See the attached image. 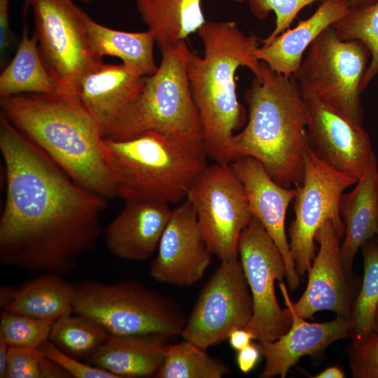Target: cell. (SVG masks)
Returning <instances> with one entry per match:
<instances>
[{"label": "cell", "mask_w": 378, "mask_h": 378, "mask_svg": "<svg viewBox=\"0 0 378 378\" xmlns=\"http://www.w3.org/2000/svg\"><path fill=\"white\" fill-rule=\"evenodd\" d=\"M331 27L341 40H358L370 52L371 60L362 83L363 91L378 74V0L349 7Z\"/></svg>", "instance_id": "29"}, {"label": "cell", "mask_w": 378, "mask_h": 378, "mask_svg": "<svg viewBox=\"0 0 378 378\" xmlns=\"http://www.w3.org/2000/svg\"><path fill=\"white\" fill-rule=\"evenodd\" d=\"M187 46L182 41L161 53L155 72L147 76L140 94L113 121L104 138L126 139L154 131L204 147L201 123L187 76Z\"/></svg>", "instance_id": "6"}, {"label": "cell", "mask_w": 378, "mask_h": 378, "mask_svg": "<svg viewBox=\"0 0 378 378\" xmlns=\"http://www.w3.org/2000/svg\"><path fill=\"white\" fill-rule=\"evenodd\" d=\"M83 18L91 42L102 57H118L123 64L146 76L155 72L158 66L154 59L155 40L152 31L111 29L95 22L85 12Z\"/></svg>", "instance_id": "27"}, {"label": "cell", "mask_w": 378, "mask_h": 378, "mask_svg": "<svg viewBox=\"0 0 378 378\" xmlns=\"http://www.w3.org/2000/svg\"><path fill=\"white\" fill-rule=\"evenodd\" d=\"M252 15L264 20L270 12L276 16L275 27L264 40L263 46L270 44L278 36L288 29L298 13L307 6L318 1L326 0H246ZM338 1V0H337Z\"/></svg>", "instance_id": "34"}, {"label": "cell", "mask_w": 378, "mask_h": 378, "mask_svg": "<svg viewBox=\"0 0 378 378\" xmlns=\"http://www.w3.org/2000/svg\"><path fill=\"white\" fill-rule=\"evenodd\" d=\"M346 0H326L308 18L287 29L270 44L259 46L255 56L272 70L286 76L293 75L299 69L305 50L326 28L341 19L348 11Z\"/></svg>", "instance_id": "23"}, {"label": "cell", "mask_w": 378, "mask_h": 378, "mask_svg": "<svg viewBox=\"0 0 378 378\" xmlns=\"http://www.w3.org/2000/svg\"><path fill=\"white\" fill-rule=\"evenodd\" d=\"M74 293L75 285L62 274L41 273L15 288L10 301L2 309L36 318L57 320L74 314Z\"/></svg>", "instance_id": "26"}, {"label": "cell", "mask_w": 378, "mask_h": 378, "mask_svg": "<svg viewBox=\"0 0 378 378\" xmlns=\"http://www.w3.org/2000/svg\"><path fill=\"white\" fill-rule=\"evenodd\" d=\"M253 315V300L238 258L222 260L202 289L181 336L206 350L245 328Z\"/></svg>", "instance_id": "13"}, {"label": "cell", "mask_w": 378, "mask_h": 378, "mask_svg": "<svg viewBox=\"0 0 378 378\" xmlns=\"http://www.w3.org/2000/svg\"><path fill=\"white\" fill-rule=\"evenodd\" d=\"M81 1L85 2V3H88V2L91 1L92 0H81Z\"/></svg>", "instance_id": "46"}, {"label": "cell", "mask_w": 378, "mask_h": 378, "mask_svg": "<svg viewBox=\"0 0 378 378\" xmlns=\"http://www.w3.org/2000/svg\"><path fill=\"white\" fill-rule=\"evenodd\" d=\"M104 151L117 197L125 202L183 200L207 166L204 147L154 131L126 139L104 138Z\"/></svg>", "instance_id": "5"}, {"label": "cell", "mask_w": 378, "mask_h": 378, "mask_svg": "<svg viewBox=\"0 0 378 378\" xmlns=\"http://www.w3.org/2000/svg\"><path fill=\"white\" fill-rule=\"evenodd\" d=\"M253 340L254 338L252 333L244 328L234 329L228 337L231 347L236 351L248 346Z\"/></svg>", "instance_id": "39"}, {"label": "cell", "mask_w": 378, "mask_h": 378, "mask_svg": "<svg viewBox=\"0 0 378 378\" xmlns=\"http://www.w3.org/2000/svg\"><path fill=\"white\" fill-rule=\"evenodd\" d=\"M285 304L292 316L288 330L274 341L255 343L265 359L260 378H285L302 357L318 354L333 342L353 336L352 318L337 316L330 321L311 323L298 316L288 304Z\"/></svg>", "instance_id": "18"}, {"label": "cell", "mask_w": 378, "mask_h": 378, "mask_svg": "<svg viewBox=\"0 0 378 378\" xmlns=\"http://www.w3.org/2000/svg\"><path fill=\"white\" fill-rule=\"evenodd\" d=\"M363 279L353 307L354 330L351 338L360 339L374 330L378 307V245L368 241L361 246Z\"/></svg>", "instance_id": "31"}, {"label": "cell", "mask_w": 378, "mask_h": 378, "mask_svg": "<svg viewBox=\"0 0 378 378\" xmlns=\"http://www.w3.org/2000/svg\"><path fill=\"white\" fill-rule=\"evenodd\" d=\"M358 182L330 167L320 159L309 142L304 153V175L293 199L295 218L288 228L289 245L300 277L309 270L316 255V234L327 220L344 237V225L340 211L344 191Z\"/></svg>", "instance_id": "10"}, {"label": "cell", "mask_w": 378, "mask_h": 378, "mask_svg": "<svg viewBox=\"0 0 378 378\" xmlns=\"http://www.w3.org/2000/svg\"><path fill=\"white\" fill-rule=\"evenodd\" d=\"M244 98L248 120L232 139L233 160L251 156L279 185L288 188L300 185L309 139L306 101L295 78L261 62L260 74L253 78Z\"/></svg>", "instance_id": "4"}, {"label": "cell", "mask_w": 378, "mask_h": 378, "mask_svg": "<svg viewBox=\"0 0 378 378\" xmlns=\"http://www.w3.org/2000/svg\"><path fill=\"white\" fill-rule=\"evenodd\" d=\"M169 204L148 200L127 201L105 230V243L115 256L142 261L158 250L171 218Z\"/></svg>", "instance_id": "19"}, {"label": "cell", "mask_w": 378, "mask_h": 378, "mask_svg": "<svg viewBox=\"0 0 378 378\" xmlns=\"http://www.w3.org/2000/svg\"><path fill=\"white\" fill-rule=\"evenodd\" d=\"M1 113L70 178L107 199L117 197L104 137L78 95L61 92L0 98Z\"/></svg>", "instance_id": "3"}, {"label": "cell", "mask_w": 378, "mask_h": 378, "mask_svg": "<svg viewBox=\"0 0 378 378\" xmlns=\"http://www.w3.org/2000/svg\"><path fill=\"white\" fill-rule=\"evenodd\" d=\"M55 321L3 310L0 315V337L10 346L38 348L49 340Z\"/></svg>", "instance_id": "32"}, {"label": "cell", "mask_w": 378, "mask_h": 378, "mask_svg": "<svg viewBox=\"0 0 378 378\" xmlns=\"http://www.w3.org/2000/svg\"><path fill=\"white\" fill-rule=\"evenodd\" d=\"M375 321H378V307H377V311H376Z\"/></svg>", "instance_id": "44"}, {"label": "cell", "mask_w": 378, "mask_h": 378, "mask_svg": "<svg viewBox=\"0 0 378 378\" xmlns=\"http://www.w3.org/2000/svg\"><path fill=\"white\" fill-rule=\"evenodd\" d=\"M42 59L58 91L78 95L83 78L102 63L88 36L85 11L73 0H28Z\"/></svg>", "instance_id": "9"}, {"label": "cell", "mask_w": 378, "mask_h": 378, "mask_svg": "<svg viewBox=\"0 0 378 378\" xmlns=\"http://www.w3.org/2000/svg\"><path fill=\"white\" fill-rule=\"evenodd\" d=\"M197 33L203 55L188 46L186 62L204 147L216 162L230 164L232 139L246 122L245 108L237 95L235 74L243 66L255 77L260 76L261 62L255 50L260 41L253 34H245L234 21H207Z\"/></svg>", "instance_id": "2"}, {"label": "cell", "mask_w": 378, "mask_h": 378, "mask_svg": "<svg viewBox=\"0 0 378 378\" xmlns=\"http://www.w3.org/2000/svg\"><path fill=\"white\" fill-rule=\"evenodd\" d=\"M10 0H0V59L4 65L6 57L11 43V31L9 22Z\"/></svg>", "instance_id": "37"}, {"label": "cell", "mask_w": 378, "mask_h": 378, "mask_svg": "<svg viewBox=\"0 0 378 378\" xmlns=\"http://www.w3.org/2000/svg\"><path fill=\"white\" fill-rule=\"evenodd\" d=\"M241 182L252 216L262 225L280 251L286 266V279L290 290H295L301 277L295 267L285 230L287 209L297 192L277 183L263 165L251 156H241L230 164Z\"/></svg>", "instance_id": "17"}, {"label": "cell", "mask_w": 378, "mask_h": 378, "mask_svg": "<svg viewBox=\"0 0 378 378\" xmlns=\"http://www.w3.org/2000/svg\"><path fill=\"white\" fill-rule=\"evenodd\" d=\"M162 52L176 48L207 22L202 0H133ZM242 3L246 0H234Z\"/></svg>", "instance_id": "24"}, {"label": "cell", "mask_w": 378, "mask_h": 378, "mask_svg": "<svg viewBox=\"0 0 378 378\" xmlns=\"http://www.w3.org/2000/svg\"><path fill=\"white\" fill-rule=\"evenodd\" d=\"M28 0L23 7L22 37L13 58L0 75V98L22 94H52L57 85L40 52L38 36L28 31Z\"/></svg>", "instance_id": "25"}, {"label": "cell", "mask_w": 378, "mask_h": 378, "mask_svg": "<svg viewBox=\"0 0 378 378\" xmlns=\"http://www.w3.org/2000/svg\"><path fill=\"white\" fill-rule=\"evenodd\" d=\"M239 260L253 300V315L244 328L258 342L277 340L290 328L289 309L277 300L275 282L286 279L283 256L261 223L252 217L238 244Z\"/></svg>", "instance_id": "12"}, {"label": "cell", "mask_w": 378, "mask_h": 378, "mask_svg": "<svg viewBox=\"0 0 378 378\" xmlns=\"http://www.w3.org/2000/svg\"><path fill=\"white\" fill-rule=\"evenodd\" d=\"M260 352L256 344H250L244 349L237 351V363L243 373H248L258 364Z\"/></svg>", "instance_id": "38"}, {"label": "cell", "mask_w": 378, "mask_h": 378, "mask_svg": "<svg viewBox=\"0 0 378 378\" xmlns=\"http://www.w3.org/2000/svg\"><path fill=\"white\" fill-rule=\"evenodd\" d=\"M38 348L10 346L6 378H67Z\"/></svg>", "instance_id": "33"}, {"label": "cell", "mask_w": 378, "mask_h": 378, "mask_svg": "<svg viewBox=\"0 0 378 378\" xmlns=\"http://www.w3.org/2000/svg\"><path fill=\"white\" fill-rule=\"evenodd\" d=\"M342 239L332 221L321 225L315 237L318 251L307 272L306 288L297 302L291 301L286 285L279 282L284 302L304 319H314L316 312L323 310L352 318L351 291L340 253Z\"/></svg>", "instance_id": "14"}, {"label": "cell", "mask_w": 378, "mask_h": 378, "mask_svg": "<svg viewBox=\"0 0 378 378\" xmlns=\"http://www.w3.org/2000/svg\"><path fill=\"white\" fill-rule=\"evenodd\" d=\"M74 314L88 317L111 335H181L187 318L172 298L134 279L75 284Z\"/></svg>", "instance_id": "7"}, {"label": "cell", "mask_w": 378, "mask_h": 378, "mask_svg": "<svg viewBox=\"0 0 378 378\" xmlns=\"http://www.w3.org/2000/svg\"><path fill=\"white\" fill-rule=\"evenodd\" d=\"M188 197L212 255L220 261L238 258L240 235L253 216L244 188L230 165L206 166Z\"/></svg>", "instance_id": "11"}, {"label": "cell", "mask_w": 378, "mask_h": 378, "mask_svg": "<svg viewBox=\"0 0 378 378\" xmlns=\"http://www.w3.org/2000/svg\"><path fill=\"white\" fill-rule=\"evenodd\" d=\"M109 333L98 323L75 314L57 318L49 340L67 354L85 360L105 341Z\"/></svg>", "instance_id": "30"}, {"label": "cell", "mask_w": 378, "mask_h": 378, "mask_svg": "<svg viewBox=\"0 0 378 378\" xmlns=\"http://www.w3.org/2000/svg\"><path fill=\"white\" fill-rule=\"evenodd\" d=\"M228 367L206 350L185 340L167 344L164 358L156 378H221Z\"/></svg>", "instance_id": "28"}, {"label": "cell", "mask_w": 378, "mask_h": 378, "mask_svg": "<svg viewBox=\"0 0 378 378\" xmlns=\"http://www.w3.org/2000/svg\"><path fill=\"white\" fill-rule=\"evenodd\" d=\"M349 5V7L357 6L370 2L372 0H346Z\"/></svg>", "instance_id": "42"}, {"label": "cell", "mask_w": 378, "mask_h": 378, "mask_svg": "<svg viewBox=\"0 0 378 378\" xmlns=\"http://www.w3.org/2000/svg\"><path fill=\"white\" fill-rule=\"evenodd\" d=\"M147 76L122 63H102L81 80L78 97L103 136L118 116L141 92Z\"/></svg>", "instance_id": "20"}, {"label": "cell", "mask_w": 378, "mask_h": 378, "mask_svg": "<svg viewBox=\"0 0 378 378\" xmlns=\"http://www.w3.org/2000/svg\"><path fill=\"white\" fill-rule=\"evenodd\" d=\"M345 374L343 370L339 368L337 365L330 366L316 375L312 377L313 378H344L345 377Z\"/></svg>", "instance_id": "41"}, {"label": "cell", "mask_w": 378, "mask_h": 378, "mask_svg": "<svg viewBox=\"0 0 378 378\" xmlns=\"http://www.w3.org/2000/svg\"><path fill=\"white\" fill-rule=\"evenodd\" d=\"M350 373L354 378H378V332L351 338L348 348Z\"/></svg>", "instance_id": "35"}, {"label": "cell", "mask_w": 378, "mask_h": 378, "mask_svg": "<svg viewBox=\"0 0 378 378\" xmlns=\"http://www.w3.org/2000/svg\"><path fill=\"white\" fill-rule=\"evenodd\" d=\"M211 256L193 204L187 197L172 210L148 274L160 283L190 286L202 279Z\"/></svg>", "instance_id": "15"}, {"label": "cell", "mask_w": 378, "mask_h": 378, "mask_svg": "<svg viewBox=\"0 0 378 378\" xmlns=\"http://www.w3.org/2000/svg\"><path fill=\"white\" fill-rule=\"evenodd\" d=\"M374 329L378 332V321H376Z\"/></svg>", "instance_id": "45"}, {"label": "cell", "mask_w": 378, "mask_h": 378, "mask_svg": "<svg viewBox=\"0 0 378 378\" xmlns=\"http://www.w3.org/2000/svg\"><path fill=\"white\" fill-rule=\"evenodd\" d=\"M38 349L43 354L75 378H118L115 375L88 363H83L62 351L49 340Z\"/></svg>", "instance_id": "36"}, {"label": "cell", "mask_w": 378, "mask_h": 378, "mask_svg": "<svg viewBox=\"0 0 378 378\" xmlns=\"http://www.w3.org/2000/svg\"><path fill=\"white\" fill-rule=\"evenodd\" d=\"M10 345L0 337V377L6 378Z\"/></svg>", "instance_id": "40"}, {"label": "cell", "mask_w": 378, "mask_h": 378, "mask_svg": "<svg viewBox=\"0 0 378 378\" xmlns=\"http://www.w3.org/2000/svg\"><path fill=\"white\" fill-rule=\"evenodd\" d=\"M378 169L375 154L356 187L342 195L340 215L344 225L340 253L348 277L354 260L361 246L376 235L377 229Z\"/></svg>", "instance_id": "22"}, {"label": "cell", "mask_w": 378, "mask_h": 378, "mask_svg": "<svg viewBox=\"0 0 378 378\" xmlns=\"http://www.w3.org/2000/svg\"><path fill=\"white\" fill-rule=\"evenodd\" d=\"M376 235L377 236V238H378V199H377V229Z\"/></svg>", "instance_id": "43"}, {"label": "cell", "mask_w": 378, "mask_h": 378, "mask_svg": "<svg viewBox=\"0 0 378 378\" xmlns=\"http://www.w3.org/2000/svg\"><path fill=\"white\" fill-rule=\"evenodd\" d=\"M305 101L312 148L330 167L358 181L374 155L368 134L330 106L315 99Z\"/></svg>", "instance_id": "16"}, {"label": "cell", "mask_w": 378, "mask_h": 378, "mask_svg": "<svg viewBox=\"0 0 378 378\" xmlns=\"http://www.w3.org/2000/svg\"><path fill=\"white\" fill-rule=\"evenodd\" d=\"M0 151L1 264L36 274L74 271L98 241L108 199L75 182L1 113Z\"/></svg>", "instance_id": "1"}, {"label": "cell", "mask_w": 378, "mask_h": 378, "mask_svg": "<svg viewBox=\"0 0 378 378\" xmlns=\"http://www.w3.org/2000/svg\"><path fill=\"white\" fill-rule=\"evenodd\" d=\"M309 48L293 75L303 97L317 99L363 125L360 94L370 57L366 46L358 40H341L330 26Z\"/></svg>", "instance_id": "8"}, {"label": "cell", "mask_w": 378, "mask_h": 378, "mask_svg": "<svg viewBox=\"0 0 378 378\" xmlns=\"http://www.w3.org/2000/svg\"><path fill=\"white\" fill-rule=\"evenodd\" d=\"M168 339L160 335L109 334L85 360L118 378L155 377Z\"/></svg>", "instance_id": "21"}]
</instances>
